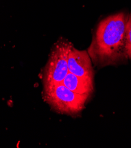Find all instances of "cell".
<instances>
[{
	"label": "cell",
	"mask_w": 131,
	"mask_h": 148,
	"mask_svg": "<svg viewBox=\"0 0 131 148\" xmlns=\"http://www.w3.org/2000/svg\"><path fill=\"white\" fill-rule=\"evenodd\" d=\"M89 96L74 93L62 83L45 87L44 99L56 112L68 115L79 114Z\"/></svg>",
	"instance_id": "cell-2"
},
{
	"label": "cell",
	"mask_w": 131,
	"mask_h": 148,
	"mask_svg": "<svg viewBox=\"0 0 131 148\" xmlns=\"http://www.w3.org/2000/svg\"><path fill=\"white\" fill-rule=\"evenodd\" d=\"M128 16L121 12L111 15L100 22L88 49V53L95 63L111 64L128 58L126 51Z\"/></svg>",
	"instance_id": "cell-1"
},
{
	"label": "cell",
	"mask_w": 131,
	"mask_h": 148,
	"mask_svg": "<svg viewBox=\"0 0 131 148\" xmlns=\"http://www.w3.org/2000/svg\"><path fill=\"white\" fill-rule=\"evenodd\" d=\"M126 51L128 57L131 58V14L128 16L126 26Z\"/></svg>",
	"instance_id": "cell-6"
},
{
	"label": "cell",
	"mask_w": 131,
	"mask_h": 148,
	"mask_svg": "<svg viewBox=\"0 0 131 148\" xmlns=\"http://www.w3.org/2000/svg\"><path fill=\"white\" fill-rule=\"evenodd\" d=\"M73 44L65 39H60L53 47L44 70V87L62 83L68 70V56Z\"/></svg>",
	"instance_id": "cell-3"
},
{
	"label": "cell",
	"mask_w": 131,
	"mask_h": 148,
	"mask_svg": "<svg viewBox=\"0 0 131 148\" xmlns=\"http://www.w3.org/2000/svg\"><path fill=\"white\" fill-rule=\"evenodd\" d=\"M62 84L69 89L79 95L89 96L93 91V79L79 77L70 72L67 73Z\"/></svg>",
	"instance_id": "cell-5"
},
{
	"label": "cell",
	"mask_w": 131,
	"mask_h": 148,
	"mask_svg": "<svg viewBox=\"0 0 131 148\" xmlns=\"http://www.w3.org/2000/svg\"><path fill=\"white\" fill-rule=\"evenodd\" d=\"M69 72L79 77L93 79L91 58L87 51L79 50L72 46L68 56Z\"/></svg>",
	"instance_id": "cell-4"
}]
</instances>
